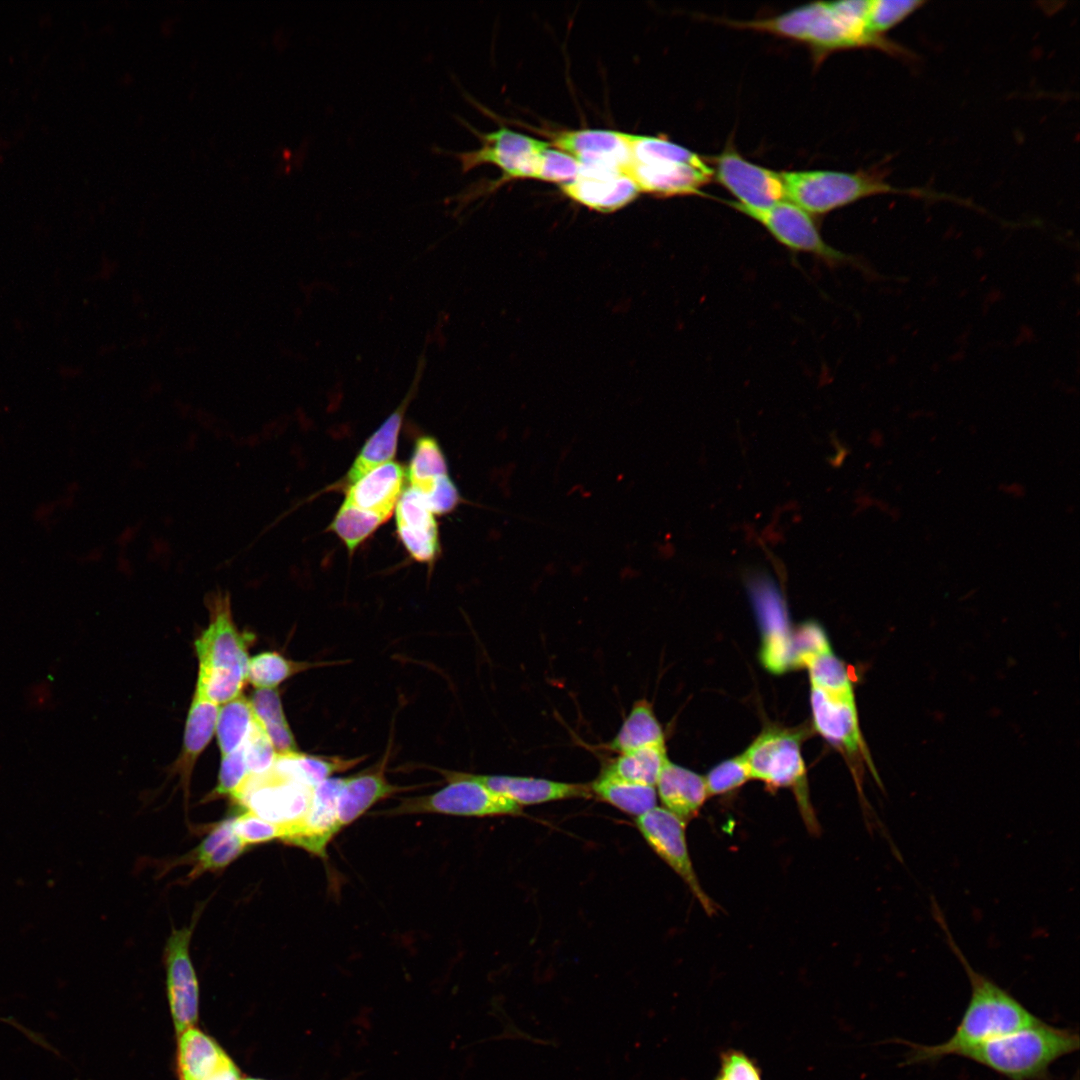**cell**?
Here are the masks:
<instances>
[{
  "instance_id": "cell-36",
  "label": "cell",
  "mask_w": 1080,
  "mask_h": 1080,
  "mask_svg": "<svg viewBox=\"0 0 1080 1080\" xmlns=\"http://www.w3.org/2000/svg\"><path fill=\"white\" fill-rule=\"evenodd\" d=\"M447 472V462L436 439L430 436L419 438L408 468L411 487L425 495L438 478L448 475Z\"/></svg>"
},
{
  "instance_id": "cell-44",
  "label": "cell",
  "mask_w": 1080,
  "mask_h": 1080,
  "mask_svg": "<svg viewBox=\"0 0 1080 1080\" xmlns=\"http://www.w3.org/2000/svg\"><path fill=\"white\" fill-rule=\"evenodd\" d=\"M249 777L250 774L246 767L243 749L241 747L231 754L222 756L218 785L212 792V795H230L234 799Z\"/></svg>"
},
{
  "instance_id": "cell-18",
  "label": "cell",
  "mask_w": 1080,
  "mask_h": 1080,
  "mask_svg": "<svg viewBox=\"0 0 1080 1080\" xmlns=\"http://www.w3.org/2000/svg\"><path fill=\"white\" fill-rule=\"evenodd\" d=\"M625 174L634 181L640 193L673 197L701 194V188L713 178V169L667 160L631 161Z\"/></svg>"
},
{
  "instance_id": "cell-19",
  "label": "cell",
  "mask_w": 1080,
  "mask_h": 1080,
  "mask_svg": "<svg viewBox=\"0 0 1080 1080\" xmlns=\"http://www.w3.org/2000/svg\"><path fill=\"white\" fill-rule=\"evenodd\" d=\"M815 729L827 741L849 754L863 747L854 694L834 695L811 687Z\"/></svg>"
},
{
  "instance_id": "cell-17",
  "label": "cell",
  "mask_w": 1080,
  "mask_h": 1080,
  "mask_svg": "<svg viewBox=\"0 0 1080 1080\" xmlns=\"http://www.w3.org/2000/svg\"><path fill=\"white\" fill-rule=\"evenodd\" d=\"M571 200L597 212L612 213L634 201L640 194L625 173L582 165L579 177L560 185Z\"/></svg>"
},
{
  "instance_id": "cell-31",
  "label": "cell",
  "mask_w": 1080,
  "mask_h": 1080,
  "mask_svg": "<svg viewBox=\"0 0 1080 1080\" xmlns=\"http://www.w3.org/2000/svg\"><path fill=\"white\" fill-rule=\"evenodd\" d=\"M590 789L600 800L636 818L657 806L654 786L599 775Z\"/></svg>"
},
{
  "instance_id": "cell-47",
  "label": "cell",
  "mask_w": 1080,
  "mask_h": 1080,
  "mask_svg": "<svg viewBox=\"0 0 1080 1080\" xmlns=\"http://www.w3.org/2000/svg\"><path fill=\"white\" fill-rule=\"evenodd\" d=\"M423 497L433 514L449 513L461 502L459 491L449 475L438 478Z\"/></svg>"
},
{
  "instance_id": "cell-34",
  "label": "cell",
  "mask_w": 1080,
  "mask_h": 1080,
  "mask_svg": "<svg viewBox=\"0 0 1080 1080\" xmlns=\"http://www.w3.org/2000/svg\"><path fill=\"white\" fill-rule=\"evenodd\" d=\"M330 665L329 662H298L270 651L249 659L247 680L256 688H276L293 675L308 669Z\"/></svg>"
},
{
  "instance_id": "cell-27",
  "label": "cell",
  "mask_w": 1080,
  "mask_h": 1080,
  "mask_svg": "<svg viewBox=\"0 0 1080 1080\" xmlns=\"http://www.w3.org/2000/svg\"><path fill=\"white\" fill-rule=\"evenodd\" d=\"M218 713V705L195 690L186 720L182 753L176 762V771L184 786L188 785L194 763L213 736Z\"/></svg>"
},
{
  "instance_id": "cell-16",
  "label": "cell",
  "mask_w": 1080,
  "mask_h": 1080,
  "mask_svg": "<svg viewBox=\"0 0 1080 1080\" xmlns=\"http://www.w3.org/2000/svg\"><path fill=\"white\" fill-rule=\"evenodd\" d=\"M343 783L344 777H330L316 786L307 814L282 841L325 858L328 843L340 831L337 806Z\"/></svg>"
},
{
  "instance_id": "cell-2",
  "label": "cell",
  "mask_w": 1080,
  "mask_h": 1080,
  "mask_svg": "<svg viewBox=\"0 0 1080 1080\" xmlns=\"http://www.w3.org/2000/svg\"><path fill=\"white\" fill-rule=\"evenodd\" d=\"M868 6L869 0L815 2L770 18L728 23L805 43L816 58L837 50L865 47L905 55L902 47L869 30Z\"/></svg>"
},
{
  "instance_id": "cell-7",
  "label": "cell",
  "mask_w": 1080,
  "mask_h": 1080,
  "mask_svg": "<svg viewBox=\"0 0 1080 1080\" xmlns=\"http://www.w3.org/2000/svg\"><path fill=\"white\" fill-rule=\"evenodd\" d=\"M448 784L432 794L402 798L394 807L378 814L386 816L440 813L456 816L519 815L522 807L458 771L436 769Z\"/></svg>"
},
{
  "instance_id": "cell-3",
  "label": "cell",
  "mask_w": 1080,
  "mask_h": 1080,
  "mask_svg": "<svg viewBox=\"0 0 1080 1080\" xmlns=\"http://www.w3.org/2000/svg\"><path fill=\"white\" fill-rule=\"evenodd\" d=\"M209 611V625L195 641L199 661L195 690L218 705L239 696L247 680L251 639L237 629L228 595L210 599Z\"/></svg>"
},
{
  "instance_id": "cell-33",
  "label": "cell",
  "mask_w": 1080,
  "mask_h": 1080,
  "mask_svg": "<svg viewBox=\"0 0 1080 1080\" xmlns=\"http://www.w3.org/2000/svg\"><path fill=\"white\" fill-rule=\"evenodd\" d=\"M254 712L248 699L238 696L218 713L216 733L222 756L240 749L252 727Z\"/></svg>"
},
{
  "instance_id": "cell-6",
  "label": "cell",
  "mask_w": 1080,
  "mask_h": 1080,
  "mask_svg": "<svg viewBox=\"0 0 1080 1080\" xmlns=\"http://www.w3.org/2000/svg\"><path fill=\"white\" fill-rule=\"evenodd\" d=\"M801 738V733L797 731L767 729L741 756L751 778L775 788L794 790L807 829L817 833L819 824L808 798Z\"/></svg>"
},
{
  "instance_id": "cell-8",
  "label": "cell",
  "mask_w": 1080,
  "mask_h": 1080,
  "mask_svg": "<svg viewBox=\"0 0 1080 1080\" xmlns=\"http://www.w3.org/2000/svg\"><path fill=\"white\" fill-rule=\"evenodd\" d=\"M473 131L481 140L480 148L449 153L460 162L463 172L484 164L495 165L502 171V177L490 185L491 189L511 179L536 178L541 154L550 146L549 142L505 127L489 133Z\"/></svg>"
},
{
  "instance_id": "cell-30",
  "label": "cell",
  "mask_w": 1080,
  "mask_h": 1080,
  "mask_svg": "<svg viewBox=\"0 0 1080 1080\" xmlns=\"http://www.w3.org/2000/svg\"><path fill=\"white\" fill-rule=\"evenodd\" d=\"M667 762L665 745L649 746L620 753L600 775L655 787Z\"/></svg>"
},
{
  "instance_id": "cell-12",
  "label": "cell",
  "mask_w": 1080,
  "mask_h": 1080,
  "mask_svg": "<svg viewBox=\"0 0 1080 1080\" xmlns=\"http://www.w3.org/2000/svg\"><path fill=\"white\" fill-rule=\"evenodd\" d=\"M727 204L761 224L777 242L792 251L811 254L830 265L851 259L824 240L811 214L786 199L765 209L742 207L734 201Z\"/></svg>"
},
{
  "instance_id": "cell-10",
  "label": "cell",
  "mask_w": 1080,
  "mask_h": 1080,
  "mask_svg": "<svg viewBox=\"0 0 1080 1080\" xmlns=\"http://www.w3.org/2000/svg\"><path fill=\"white\" fill-rule=\"evenodd\" d=\"M313 789L272 768L250 776L234 800L261 819L284 827L286 836L307 814Z\"/></svg>"
},
{
  "instance_id": "cell-4",
  "label": "cell",
  "mask_w": 1080,
  "mask_h": 1080,
  "mask_svg": "<svg viewBox=\"0 0 1080 1080\" xmlns=\"http://www.w3.org/2000/svg\"><path fill=\"white\" fill-rule=\"evenodd\" d=\"M1077 1033L1042 1022L968 1048L957 1056L984 1065L1010 1080L1043 1078L1057 1059L1077 1051Z\"/></svg>"
},
{
  "instance_id": "cell-23",
  "label": "cell",
  "mask_w": 1080,
  "mask_h": 1080,
  "mask_svg": "<svg viewBox=\"0 0 1080 1080\" xmlns=\"http://www.w3.org/2000/svg\"><path fill=\"white\" fill-rule=\"evenodd\" d=\"M459 774L481 783L491 791L512 800L521 807L523 805L588 797L591 794L590 786L584 784L522 776L478 775L466 772H459Z\"/></svg>"
},
{
  "instance_id": "cell-46",
  "label": "cell",
  "mask_w": 1080,
  "mask_h": 1080,
  "mask_svg": "<svg viewBox=\"0 0 1080 1080\" xmlns=\"http://www.w3.org/2000/svg\"><path fill=\"white\" fill-rule=\"evenodd\" d=\"M715 1080H762L757 1065L745 1053L730 1050L721 1057Z\"/></svg>"
},
{
  "instance_id": "cell-22",
  "label": "cell",
  "mask_w": 1080,
  "mask_h": 1080,
  "mask_svg": "<svg viewBox=\"0 0 1080 1080\" xmlns=\"http://www.w3.org/2000/svg\"><path fill=\"white\" fill-rule=\"evenodd\" d=\"M425 367L424 356L419 358L414 380L405 398L380 427L368 438L354 459L344 479L336 486L349 487L373 469L390 462L397 449L400 428L410 401L417 392Z\"/></svg>"
},
{
  "instance_id": "cell-11",
  "label": "cell",
  "mask_w": 1080,
  "mask_h": 1080,
  "mask_svg": "<svg viewBox=\"0 0 1080 1080\" xmlns=\"http://www.w3.org/2000/svg\"><path fill=\"white\" fill-rule=\"evenodd\" d=\"M648 846L686 884L708 915L717 912V904L702 888L689 853L686 823L663 807H654L635 819Z\"/></svg>"
},
{
  "instance_id": "cell-32",
  "label": "cell",
  "mask_w": 1080,
  "mask_h": 1080,
  "mask_svg": "<svg viewBox=\"0 0 1080 1080\" xmlns=\"http://www.w3.org/2000/svg\"><path fill=\"white\" fill-rule=\"evenodd\" d=\"M249 701L255 717L267 733L277 754L297 751V744L286 720L278 690L276 688L257 689Z\"/></svg>"
},
{
  "instance_id": "cell-42",
  "label": "cell",
  "mask_w": 1080,
  "mask_h": 1080,
  "mask_svg": "<svg viewBox=\"0 0 1080 1080\" xmlns=\"http://www.w3.org/2000/svg\"><path fill=\"white\" fill-rule=\"evenodd\" d=\"M581 168L577 159L549 146L541 154L535 179L562 185L576 180Z\"/></svg>"
},
{
  "instance_id": "cell-41",
  "label": "cell",
  "mask_w": 1080,
  "mask_h": 1080,
  "mask_svg": "<svg viewBox=\"0 0 1080 1080\" xmlns=\"http://www.w3.org/2000/svg\"><path fill=\"white\" fill-rule=\"evenodd\" d=\"M749 779L751 776L741 755L719 763L704 777L708 797L731 792Z\"/></svg>"
},
{
  "instance_id": "cell-21",
  "label": "cell",
  "mask_w": 1080,
  "mask_h": 1080,
  "mask_svg": "<svg viewBox=\"0 0 1080 1080\" xmlns=\"http://www.w3.org/2000/svg\"><path fill=\"white\" fill-rule=\"evenodd\" d=\"M388 753L371 768L344 777L337 806L338 827L348 826L380 800L397 793L422 788L425 785L400 786L388 781L385 771Z\"/></svg>"
},
{
  "instance_id": "cell-49",
  "label": "cell",
  "mask_w": 1080,
  "mask_h": 1080,
  "mask_svg": "<svg viewBox=\"0 0 1080 1080\" xmlns=\"http://www.w3.org/2000/svg\"><path fill=\"white\" fill-rule=\"evenodd\" d=\"M240 1079H241L240 1070L234 1064V1065L230 1066L229 1068H226V1069L220 1071L219 1073L213 1075L212 1077H210V1078H208L206 1080H240Z\"/></svg>"
},
{
  "instance_id": "cell-37",
  "label": "cell",
  "mask_w": 1080,
  "mask_h": 1080,
  "mask_svg": "<svg viewBox=\"0 0 1080 1080\" xmlns=\"http://www.w3.org/2000/svg\"><path fill=\"white\" fill-rule=\"evenodd\" d=\"M385 521L386 519L377 514L343 502L328 530L343 541L349 553H353Z\"/></svg>"
},
{
  "instance_id": "cell-25",
  "label": "cell",
  "mask_w": 1080,
  "mask_h": 1080,
  "mask_svg": "<svg viewBox=\"0 0 1080 1080\" xmlns=\"http://www.w3.org/2000/svg\"><path fill=\"white\" fill-rule=\"evenodd\" d=\"M177 1037L180 1080H206L235 1064L215 1039L196 1026L185 1029Z\"/></svg>"
},
{
  "instance_id": "cell-35",
  "label": "cell",
  "mask_w": 1080,
  "mask_h": 1080,
  "mask_svg": "<svg viewBox=\"0 0 1080 1080\" xmlns=\"http://www.w3.org/2000/svg\"><path fill=\"white\" fill-rule=\"evenodd\" d=\"M633 162L677 161L700 168L711 167L697 153L669 141L665 137L635 135L625 132Z\"/></svg>"
},
{
  "instance_id": "cell-29",
  "label": "cell",
  "mask_w": 1080,
  "mask_h": 1080,
  "mask_svg": "<svg viewBox=\"0 0 1080 1080\" xmlns=\"http://www.w3.org/2000/svg\"><path fill=\"white\" fill-rule=\"evenodd\" d=\"M665 745V736L651 704L646 699L634 702L609 749L625 753L649 746Z\"/></svg>"
},
{
  "instance_id": "cell-26",
  "label": "cell",
  "mask_w": 1080,
  "mask_h": 1080,
  "mask_svg": "<svg viewBox=\"0 0 1080 1080\" xmlns=\"http://www.w3.org/2000/svg\"><path fill=\"white\" fill-rule=\"evenodd\" d=\"M655 788L663 808L686 824L698 815L708 797L703 776L669 760Z\"/></svg>"
},
{
  "instance_id": "cell-43",
  "label": "cell",
  "mask_w": 1080,
  "mask_h": 1080,
  "mask_svg": "<svg viewBox=\"0 0 1080 1080\" xmlns=\"http://www.w3.org/2000/svg\"><path fill=\"white\" fill-rule=\"evenodd\" d=\"M232 830L244 845L283 839L285 828L261 819L247 811L232 818Z\"/></svg>"
},
{
  "instance_id": "cell-1",
  "label": "cell",
  "mask_w": 1080,
  "mask_h": 1080,
  "mask_svg": "<svg viewBox=\"0 0 1080 1080\" xmlns=\"http://www.w3.org/2000/svg\"><path fill=\"white\" fill-rule=\"evenodd\" d=\"M931 913L943 931L947 945L967 975L971 996L954 1034L945 1042L936 1045L911 1044L909 1063L958 1055L975 1045L1040 1021L1009 992L973 968L951 934L943 911L933 897Z\"/></svg>"
},
{
  "instance_id": "cell-38",
  "label": "cell",
  "mask_w": 1080,
  "mask_h": 1080,
  "mask_svg": "<svg viewBox=\"0 0 1080 1080\" xmlns=\"http://www.w3.org/2000/svg\"><path fill=\"white\" fill-rule=\"evenodd\" d=\"M804 667L812 688L834 695L854 694L848 669L831 649L814 655Z\"/></svg>"
},
{
  "instance_id": "cell-28",
  "label": "cell",
  "mask_w": 1080,
  "mask_h": 1080,
  "mask_svg": "<svg viewBox=\"0 0 1080 1080\" xmlns=\"http://www.w3.org/2000/svg\"><path fill=\"white\" fill-rule=\"evenodd\" d=\"M367 755L355 758L321 756L298 751L277 754L273 769L310 788H315L334 774L361 763Z\"/></svg>"
},
{
  "instance_id": "cell-13",
  "label": "cell",
  "mask_w": 1080,
  "mask_h": 1080,
  "mask_svg": "<svg viewBox=\"0 0 1080 1080\" xmlns=\"http://www.w3.org/2000/svg\"><path fill=\"white\" fill-rule=\"evenodd\" d=\"M712 162L713 177L737 199L736 204L765 209L786 199L780 172L749 162L733 147L727 146Z\"/></svg>"
},
{
  "instance_id": "cell-5",
  "label": "cell",
  "mask_w": 1080,
  "mask_h": 1080,
  "mask_svg": "<svg viewBox=\"0 0 1080 1080\" xmlns=\"http://www.w3.org/2000/svg\"><path fill=\"white\" fill-rule=\"evenodd\" d=\"M786 200L807 213L822 215L863 198L881 194L943 197L913 188H898L872 172L802 170L780 172Z\"/></svg>"
},
{
  "instance_id": "cell-40",
  "label": "cell",
  "mask_w": 1080,
  "mask_h": 1080,
  "mask_svg": "<svg viewBox=\"0 0 1080 1080\" xmlns=\"http://www.w3.org/2000/svg\"><path fill=\"white\" fill-rule=\"evenodd\" d=\"M242 749L250 776L263 775L273 768L277 752L255 715Z\"/></svg>"
},
{
  "instance_id": "cell-24",
  "label": "cell",
  "mask_w": 1080,
  "mask_h": 1080,
  "mask_svg": "<svg viewBox=\"0 0 1080 1080\" xmlns=\"http://www.w3.org/2000/svg\"><path fill=\"white\" fill-rule=\"evenodd\" d=\"M403 478L402 467L390 461L347 487L344 502L387 520L400 498Z\"/></svg>"
},
{
  "instance_id": "cell-14",
  "label": "cell",
  "mask_w": 1080,
  "mask_h": 1080,
  "mask_svg": "<svg viewBox=\"0 0 1080 1080\" xmlns=\"http://www.w3.org/2000/svg\"><path fill=\"white\" fill-rule=\"evenodd\" d=\"M191 927L173 929L165 947L166 986L175 1031L196 1026L199 1017V985L191 958Z\"/></svg>"
},
{
  "instance_id": "cell-9",
  "label": "cell",
  "mask_w": 1080,
  "mask_h": 1080,
  "mask_svg": "<svg viewBox=\"0 0 1080 1080\" xmlns=\"http://www.w3.org/2000/svg\"><path fill=\"white\" fill-rule=\"evenodd\" d=\"M745 583L764 632L762 663L773 673L794 668L793 632L774 579L765 571L752 569L746 572Z\"/></svg>"
},
{
  "instance_id": "cell-48",
  "label": "cell",
  "mask_w": 1080,
  "mask_h": 1080,
  "mask_svg": "<svg viewBox=\"0 0 1080 1080\" xmlns=\"http://www.w3.org/2000/svg\"><path fill=\"white\" fill-rule=\"evenodd\" d=\"M233 835L232 818L219 823L195 850L193 857L195 860V867L192 870L191 876L195 877L204 872L205 865L210 857Z\"/></svg>"
},
{
  "instance_id": "cell-45",
  "label": "cell",
  "mask_w": 1080,
  "mask_h": 1080,
  "mask_svg": "<svg viewBox=\"0 0 1080 1080\" xmlns=\"http://www.w3.org/2000/svg\"><path fill=\"white\" fill-rule=\"evenodd\" d=\"M831 649L824 630L816 623L802 624L793 633L794 667H804L814 655Z\"/></svg>"
},
{
  "instance_id": "cell-50",
  "label": "cell",
  "mask_w": 1080,
  "mask_h": 1080,
  "mask_svg": "<svg viewBox=\"0 0 1080 1080\" xmlns=\"http://www.w3.org/2000/svg\"><path fill=\"white\" fill-rule=\"evenodd\" d=\"M240 1080H264L259 1078H241Z\"/></svg>"
},
{
  "instance_id": "cell-15",
  "label": "cell",
  "mask_w": 1080,
  "mask_h": 1080,
  "mask_svg": "<svg viewBox=\"0 0 1080 1080\" xmlns=\"http://www.w3.org/2000/svg\"><path fill=\"white\" fill-rule=\"evenodd\" d=\"M549 144L583 166L625 173L632 158L625 132L605 129L558 130L548 134Z\"/></svg>"
},
{
  "instance_id": "cell-39",
  "label": "cell",
  "mask_w": 1080,
  "mask_h": 1080,
  "mask_svg": "<svg viewBox=\"0 0 1080 1080\" xmlns=\"http://www.w3.org/2000/svg\"><path fill=\"white\" fill-rule=\"evenodd\" d=\"M925 1L921 0H869L867 25L869 30L880 37L901 23L918 10Z\"/></svg>"
},
{
  "instance_id": "cell-20",
  "label": "cell",
  "mask_w": 1080,
  "mask_h": 1080,
  "mask_svg": "<svg viewBox=\"0 0 1080 1080\" xmlns=\"http://www.w3.org/2000/svg\"><path fill=\"white\" fill-rule=\"evenodd\" d=\"M400 541L413 559L432 563L439 553L438 528L423 495L410 487L396 504Z\"/></svg>"
}]
</instances>
